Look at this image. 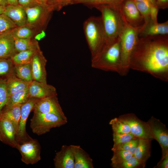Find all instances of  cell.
<instances>
[{"label": "cell", "mask_w": 168, "mask_h": 168, "mask_svg": "<svg viewBox=\"0 0 168 168\" xmlns=\"http://www.w3.org/2000/svg\"><path fill=\"white\" fill-rule=\"evenodd\" d=\"M130 66H142L156 77L166 75L168 70V35L139 37L132 54Z\"/></svg>", "instance_id": "cell-1"}, {"label": "cell", "mask_w": 168, "mask_h": 168, "mask_svg": "<svg viewBox=\"0 0 168 168\" xmlns=\"http://www.w3.org/2000/svg\"><path fill=\"white\" fill-rule=\"evenodd\" d=\"M93 7L96 8L101 13L105 34L104 46L114 43L118 40L127 23L121 12L120 5L100 4Z\"/></svg>", "instance_id": "cell-2"}, {"label": "cell", "mask_w": 168, "mask_h": 168, "mask_svg": "<svg viewBox=\"0 0 168 168\" xmlns=\"http://www.w3.org/2000/svg\"><path fill=\"white\" fill-rule=\"evenodd\" d=\"M91 66L106 71L121 70V51L119 39L114 43L104 46L94 58L91 60Z\"/></svg>", "instance_id": "cell-3"}, {"label": "cell", "mask_w": 168, "mask_h": 168, "mask_svg": "<svg viewBox=\"0 0 168 168\" xmlns=\"http://www.w3.org/2000/svg\"><path fill=\"white\" fill-rule=\"evenodd\" d=\"M83 28L91 60L98 55L105 44V34L101 16L89 17L84 21Z\"/></svg>", "instance_id": "cell-4"}, {"label": "cell", "mask_w": 168, "mask_h": 168, "mask_svg": "<svg viewBox=\"0 0 168 168\" xmlns=\"http://www.w3.org/2000/svg\"><path fill=\"white\" fill-rule=\"evenodd\" d=\"M142 26L135 27L126 23L119 35L121 51V69L124 72L130 67L131 56L138 40Z\"/></svg>", "instance_id": "cell-5"}, {"label": "cell", "mask_w": 168, "mask_h": 168, "mask_svg": "<svg viewBox=\"0 0 168 168\" xmlns=\"http://www.w3.org/2000/svg\"><path fill=\"white\" fill-rule=\"evenodd\" d=\"M30 127L33 133L40 135L49 132L51 129L66 124L67 120L56 114L33 112Z\"/></svg>", "instance_id": "cell-6"}, {"label": "cell", "mask_w": 168, "mask_h": 168, "mask_svg": "<svg viewBox=\"0 0 168 168\" xmlns=\"http://www.w3.org/2000/svg\"><path fill=\"white\" fill-rule=\"evenodd\" d=\"M152 139L156 140L160 145L162 152L161 160L168 154V130L160 120L152 116L147 122Z\"/></svg>", "instance_id": "cell-7"}, {"label": "cell", "mask_w": 168, "mask_h": 168, "mask_svg": "<svg viewBox=\"0 0 168 168\" xmlns=\"http://www.w3.org/2000/svg\"><path fill=\"white\" fill-rule=\"evenodd\" d=\"M15 148L20 152L22 162L26 165H33L41 160V147L36 139L32 138L21 144L17 143Z\"/></svg>", "instance_id": "cell-8"}, {"label": "cell", "mask_w": 168, "mask_h": 168, "mask_svg": "<svg viewBox=\"0 0 168 168\" xmlns=\"http://www.w3.org/2000/svg\"><path fill=\"white\" fill-rule=\"evenodd\" d=\"M39 99L30 97L26 102L21 105V115L16 136V141L18 144H21L32 138L26 132V122L35 104Z\"/></svg>", "instance_id": "cell-9"}, {"label": "cell", "mask_w": 168, "mask_h": 168, "mask_svg": "<svg viewBox=\"0 0 168 168\" xmlns=\"http://www.w3.org/2000/svg\"><path fill=\"white\" fill-rule=\"evenodd\" d=\"M119 118L129 125L130 133L135 137L140 139L152 140L147 122L139 119L134 114H124Z\"/></svg>", "instance_id": "cell-10"}, {"label": "cell", "mask_w": 168, "mask_h": 168, "mask_svg": "<svg viewBox=\"0 0 168 168\" xmlns=\"http://www.w3.org/2000/svg\"><path fill=\"white\" fill-rule=\"evenodd\" d=\"M32 110L33 112L54 114L67 120L59 103L57 95L39 99L35 104Z\"/></svg>", "instance_id": "cell-11"}, {"label": "cell", "mask_w": 168, "mask_h": 168, "mask_svg": "<svg viewBox=\"0 0 168 168\" xmlns=\"http://www.w3.org/2000/svg\"><path fill=\"white\" fill-rule=\"evenodd\" d=\"M120 9L127 24L133 27H138L144 23L143 17L133 0H124L120 5Z\"/></svg>", "instance_id": "cell-12"}, {"label": "cell", "mask_w": 168, "mask_h": 168, "mask_svg": "<svg viewBox=\"0 0 168 168\" xmlns=\"http://www.w3.org/2000/svg\"><path fill=\"white\" fill-rule=\"evenodd\" d=\"M75 145H63L53 159L55 168H74Z\"/></svg>", "instance_id": "cell-13"}, {"label": "cell", "mask_w": 168, "mask_h": 168, "mask_svg": "<svg viewBox=\"0 0 168 168\" xmlns=\"http://www.w3.org/2000/svg\"><path fill=\"white\" fill-rule=\"evenodd\" d=\"M28 89L30 97L41 99L57 95L55 88L47 83L33 80L30 83Z\"/></svg>", "instance_id": "cell-14"}, {"label": "cell", "mask_w": 168, "mask_h": 168, "mask_svg": "<svg viewBox=\"0 0 168 168\" xmlns=\"http://www.w3.org/2000/svg\"><path fill=\"white\" fill-rule=\"evenodd\" d=\"M47 60L39 50L34 56L31 61L33 80L46 83Z\"/></svg>", "instance_id": "cell-15"}, {"label": "cell", "mask_w": 168, "mask_h": 168, "mask_svg": "<svg viewBox=\"0 0 168 168\" xmlns=\"http://www.w3.org/2000/svg\"><path fill=\"white\" fill-rule=\"evenodd\" d=\"M168 35V21L162 23L153 22L151 19L142 26L139 37Z\"/></svg>", "instance_id": "cell-16"}, {"label": "cell", "mask_w": 168, "mask_h": 168, "mask_svg": "<svg viewBox=\"0 0 168 168\" xmlns=\"http://www.w3.org/2000/svg\"><path fill=\"white\" fill-rule=\"evenodd\" d=\"M16 131L13 124L8 119L0 117V141L15 148L17 143Z\"/></svg>", "instance_id": "cell-17"}, {"label": "cell", "mask_w": 168, "mask_h": 168, "mask_svg": "<svg viewBox=\"0 0 168 168\" xmlns=\"http://www.w3.org/2000/svg\"><path fill=\"white\" fill-rule=\"evenodd\" d=\"M12 30L0 34V58H10L16 53Z\"/></svg>", "instance_id": "cell-18"}, {"label": "cell", "mask_w": 168, "mask_h": 168, "mask_svg": "<svg viewBox=\"0 0 168 168\" xmlns=\"http://www.w3.org/2000/svg\"><path fill=\"white\" fill-rule=\"evenodd\" d=\"M4 14L9 18L17 26L25 25L27 21L24 8L19 4L7 5L5 7Z\"/></svg>", "instance_id": "cell-19"}, {"label": "cell", "mask_w": 168, "mask_h": 168, "mask_svg": "<svg viewBox=\"0 0 168 168\" xmlns=\"http://www.w3.org/2000/svg\"><path fill=\"white\" fill-rule=\"evenodd\" d=\"M93 160L80 146L75 145L74 168H93Z\"/></svg>", "instance_id": "cell-20"}, {"label": "cell", "mask_w": 168, "mask_h": 168, "mask_svg": "<svg viewBox=\"0 0 168 168\" xmlns=\"http://www.w3.org/2000/svg\"><path fill=\"white\" fill-rule=\"evenodd\" d=\"M152 140L139 138L138 145L133 155L138 160L145 166L151 156Z\"/></svg>", "instance_id": "cell-21"}, {"label": "cell", "mask_w": 168, "mask_h": 168, "mask_svg": "<svg viewBox=\"0 0 168 168\" xmlns=\"http://www.w3.org/2000/svg\"><path fill=\"white\" fill-rule=\"evenodd\" d=\"M21 104H16L10 107L5 106L2 109L0 117L9 120L13 124L16 131H17L21 115Z\"/></svg>", "instance_id": "cell-22"}, {"label": "cell", "mask_w": 168, "mask_h": 168, "mask_svg": "<svg viewBox=\"0 0 168 168\" xmlns=\"http://www.w3.org/2000/svg\"><path fill=\"white\" fill-rule=\"evenodd\" d=\"M6 85L8 96L18 91L28 88L30 82H28L17 77L15 74L6 80Z\"/></svg>", "instance_id": "cell-23"}, {"label": "cell", "mask_w": 168, "mask_h": 168, "mask_svg": "<svg viewBox=\"0 0 168 168\" xmlns=\"http://www.w3.org/2000/svg\"><path fill=\"white\" fill-rule=\"evenodd\" d=\"M14 71L19 78L28 82L33 80L31 62L14 64Z\"/></svg>", "instance_id": "cell-24"}, {"label": "cell", "mask_w": 168, "mask_h": 168, "mask_svg": "<svg viewBox=\"0 0 168 168\" xmlns=\"http://www.w3.org/2000/svg\"><path fill=\"white\" fill-rule=\"evenodd\" d=\"M39 48L32 49L16 53L10 58L14 64L31 63Z\"/></svg>", "instance_id": "cell-25"}, {"label": "cell", "mask_w": 168, "mask_h": 168, "mask_svg": "<svg viewBox=\"0 0 168 168\" xmlns=\"http://www.w3.org/2000/svg\"><path fill=\"white\" fill-rule=\"evenodd\" d=\"M30 98L28 88L9 96L5 106L10 107L15 105L22 104Z\"/></svg>", "instance_id": "cell-26"}, {"label": "cell", "mask_w": 168, "mask_h": 168, "mask_svg": "<svg viewBox=\"0 0 168 168\" xmlns=\"http://www.w3.org/2000/svg\"><path fill=\"white\" fill-rule=\"evenodd\" d=\"M14 66L11 58H0V79L6 80L14 74Z\"/></svg>", "instance_id": "cell-27"}, {"label": "cell", "mask_w": 168, "mask_h": 168, "mask_svg": "<svg viewBox=\"0 0 168 168\" xmlns=\"http://www.w3.org/2000/svg\"><path fill=\"white\" fill-rule=\"evenodd\" d=\"M109 124L111 126L113 133H126L130 132L129 125L119 117L111 119Z\"/></svg>", "instance_id": "cell-28"}, {"label": "cell", "mask_w": 168, "mask_h": 168, "mask_svg": "<svg viewBox=\"0 0 168 168\" xmlns=\"http://www.w3.org/2000/svg\"><path fill=\"white\" fill-rule=\"evenodd\" d=\"M124 0H75L74 4L82 3L90 7L100 4L119 5Z\"/></svg>", "instance_id": "cell-29"}, {"label": "cell", "mask_w": 168, "mask_h": 168, "mask_svg": "<svg viewBox=\"0 0 168 168\" xmlns=\"http://www.w3.org/2000/svg\"><path fill=\"white\" fill-rule=\"evenodd\" d=\"M14 38L16 53L28 49L38 48L29 38Z\"/></svg>", "instance_id": "cell-30"}, {"label": "cell", "mask_w": 168, "mask_h": 168, "mask_svg": "<svg viewBox=\"0 0 168 168\" xmlns=\"http://www.w3.org/2000/svg\"><path fill=\"white\" fill-rule=\"evenodd\" d=\"M113 154L111 159V166L121 163L130 158L133 155L130 152L122 150L113 151Z\"/></svg>", "instance_id": "cell-31"}, {"label": "cell", "mask_w": 168, "mask_h": 168, "mask_svg": "<svg viewBox=\"0 0 168 168\" xmlns=\"http://www.w3.org/2000/svg\"><path fill=\"white\" fill-rule=\"evenodd\" d=\"M139 138H137L128 142L113 146L111 150H119L127 151L131 153L133 155L135 152L139 143Z\"/></svg>", "instance_id": "cell-32"}, {"label": "cell", "mask_w": 168, "mask_h": 168, "mask_svg": "<svg viewBox=\"0 0 168 168\" xmlns=\"http://www.w3.org/2000/svg\"><path fill=\"white\" fill-rule=\"evenodd\" d=\"M139 12L143 17L144 23L147 22L150 18L151 5L148 0L135 2Z\"/></svg>", "instance_id": "cell-33"}, {"label": "cell", "mask_w": 168, "mask_h": 168, "mask_svg": "<svg viewBox=\"0 0 168 168\" xmlns=\"http://www.w3.org/2000/svg\"><path fill=\"white\" fill-rule=\"evenodd\" d=\"M111 167L113 168H143L145 166L139 162L133 155L126 161L113 165Z\"/></svg>", "instance_id": "cell-34"}, {"label": "cell", "mask_w": 168, "mask_h": 168, "mask_svg": "<svg viewBox=\"0 0 168 168\" xmlns=\"http://www.w3.org/2000/svg\"><path fill=\"white\" fill-rule=\"evenodd\" d=\"M17 26L4 13L0 14V33L12 30Z\"/></svg>", "instance_id": "cell-35"}, {"label": "cell", "mask_w": 168, "mask_h": 168, "mask_svg": "<svg viewBox=\"0 0 168 168\" xmlns=\"http://www.w3.org/2000/svg\"><path fill=\"white\" fill-rule=\"evenodd\" d=\"M24 26L17 27L11 30L14 38H29L32 35L31 30Z\"/></svg>", "instance_id": "cell-36"}, {"label": "cell", "mask_w": 168, "mask_h": 168, "mask_svg": "<svg viewBox=\"0 0 168 168\" xmlns=\"http://www.w3.org/2000/svg\"><path fill=\"white\" fill-rule=\"evenodd\" d=\"M114 145L115 146L118 144L128 142L132 139L138 138L131 133H113Z\"/></svg>", "instance_id": "cell-37"}, {"label": "cell", "mask_w": 168, "mask_h": 168, "mask_svg": "<svg viewBox=\"0 0 168 168\" xmlns=\"http://www.w3.org/2000/svg\"><path fill=\"white\" fill-rule=\"evenodd\" d=\"M8 97L6 80L0 79V116L2 111L6 105Z\"/></svg>", "instance_id": "cell-38"}, {"label": "cell", "mask_w": 168, "mask_h": 168, "mask_svg": "<svg viewBox=\"0 0 168 168\" xmlns=\"http://www.w3.org/2000/svg\"><path fill=\"white\" fill-rule=\"evenodd\" d=\"M53 4L55 7L58 8L73 4L75 0H53Z\"/></svg>", "instance_id": "cell-39"}, {"label": "cell", "mask_w": 168, "mask_h": 168, "mask_svg": "<svg viewBox=\"0 0 168 168\" xmlns=\"http://www.w3.org/2000/svg\"><path fill=\"white\" fill-rule=\"evenodd\" d=\"M151 11L150 18L154 22H157V16L159 9L156 6L153 5L150 3Z\"/></svg>", "instance_id": "cell-40"}, {"label": "cell", "mask_w": 168, "mask_h": 168, "mask_svg": "<svg viewBox=\"0 0 168 168\" xmlns=\"http://www.w3.org/2000/svg\"><path fill=\"white\" fill-rule=\"evenodd\" d=\"M155 168H168V154L164 157L158 163L157 165L154 166Z\"/></svg>", "instance_id": "cell-41"}, {"label": "cell", "mask_w": 168, "mask_h": 168, "mask_svg": "<svg viewBox=\"0 0 168 168\" xmlns=\"http://www.w3.org/2000/svg\"><path fill=\"white\" fill-rule=\"evenodd\" d=\"M158 8L165 9L168 8V0H155Z\"/></svg>", "instance_id": "cell-42"}, {"label": "cell", "mask_w": 168, "mask_h": 168, "mask_svg": "<svg viewBox=\"0 0 168 168\" xmlns=\"http://www.w3.org/2000/svg\"><path fill=\"white\" fill-rule=\"evenodd\" d=\"M19 4L25 7L36 3L35 0H18Z\"/></svg>", "instance_id": "cell-43"}, {"label": "cell", "mask_w": 168, "mask_h": 168, "mask_svg": "<svg viewBox=\"0 0 168 168\" xmlns=\"http://www.w3.org/2000/svg\"><path fill=\"white\" fill-rule=\"evenodd\" d=\"M8 5H17L19 4L18 0H7Z\"/></svg>", "instance_id": "cell-44"}, {"label": "cell", "mask_w": 168, "mask_h": 168, "mask_svg": "<svg viewBox=\"0 0 168 168\" xmlns=\"http://www.w3.org/2000/svg\"><path fill=\"white\" fill-rule=\"evenodd\" d=\"M8 5L7 0H0V5L6 7Z\"/></svg>", "instance_id": "cell-45"}, {"label": "cell", "mask_w": 168, "mask_h": 168, "mask_svg": "<svg viewBox=\"0 0 168 168\" xmlns=\"http://www.w3.org/2000/svg\"><path fill=\"white\" fill-rule=\"evenodd\" d=\"M37 0L42 3L51 4L49 2L50 0Z\"/></svg>", "instance_id": "cell-46"}, {"label": "cell", "mask_w": 168, "mask_h": 168, "mask_svg": "<svg viewBox=\"0 0 168 168\" xmlns=\"http://www.w3.org/2000/svg\"><path fill=\"white\" fill-rule=\"evenodd\" d=\"M5 7L0 5V14L4 13L5 10Z\"/></svg>", "instance_id": "cell-47"}, {"label": "cell", "mask_w": 168, "mask_h": 168, "mask_svg": "<svg viewBox=\"0 0 168 168\" xmlns=\"http://www.w3.org/2000/svg\"><path fill=\"white\" fill-rule=\"evenodd\" d=\"M135 2H138L142 1L144 0H133Z\"/></svg>", "instance_id": "cell-48"}, {"label": "cell", "mask_w": 168, "mask_h": 168, "mask_svg": "<svg viewBox=\"0 0 168 168\" xmlns=\"http://www.w3.org/2000/svg\"><path fill=\"white\" fill-rule=\"evenodd\" d=\"M1 34V33H0V34Z\"/></svg>", "instance_id": "cell-49"}]
</instances>
